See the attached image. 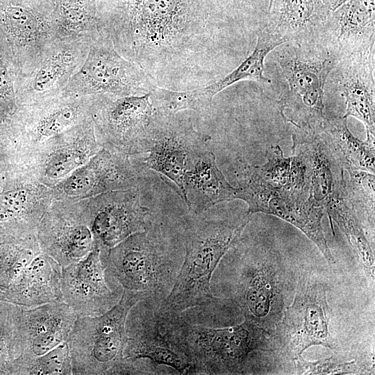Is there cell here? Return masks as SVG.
Here are the masks:
<instances>
[{
  "label": "cell",
  "mask_w": 375,
  "mask_h": 375,
  "mask_svg": "<svg viewBox=\"0 0 375 375\" xmlns=\"http://www.w3.org/2000/svg\"><path fill=\"white\" fill-rule=\"evenodd\" d=\"M219 0H97L101 31L157 85H206Z\"/></svg>",
  "instance_id": "obj_1"
},
{
  "label": "cell",
  "mask_w": 375,
  "mask_h": 375,
  "mask_svg": "<svg viewBox=\"0 0 375 375\" xmlns=\"http://www.w3.org/2000/svg\"><path fill=\"white\" fill-rule=\"evenodd\" d=\"M156 315L161 331L190 361L192 374H242L255 351H273L274 335L247 319L225 328L193 324L181 313Z\"/></svg>",
  "instance_id": "obj_2"
},
{
  "label": "cell",
  "mask_w": 375,
  "mask_h": 375,
  "mask_svg": "<svg viewBox=\"0 0 375 375\" xmlns=\"http://www.w3.org/2000/svg\"><path fill=\"white\" fill-rule=\"evenodd\" d=\"M280 46L275 58L288 90L278 102L282 116L294 128L292 135L294 150L322 127L324 85L340 58L322 40L305 44L285 42Z\"/></svg>",
  "instance_id": "obj_3"
},
{
  "label": "cell",
  "mask_w": 375,
  "mask_h": 375,
  "mask_svg": "<svg viewBox=\"0 0 375 375\" xmlns=\"http://www.w3.org/2000/svg\"><path fill=\"white\" fill-rule=\"evenodd\" d=\"M250 216L246 212L233 221L199 220L187 227L183 263L158 311L179 314L218 300L211 292L212 274L223 256L238 242Z\"/></svg>",
  "instance_id": "obj_4"
},
{
  "label": "cell",
  "mask_w": 375,
  "mask_h": 375,
  "mask_svg": "<svg viewBox=\"0 0 375 375\" xmlns=\"http://www.w3.org/2000/svg\"><path fill=\"white\" fill-rule=\"evenodd\" d=\"M102 256L107 274L124 290L143 293L158 305L169 293L181 267L152 225Z\"/></svg>",
  "instance_id": "obj_5"
},
{
  "label": "cell",
  "mask_w": 375,
  "mask_h": 375,
  "mask_svg": "<svg viewBox=\"0 0 375 375\" xmlns=\"http://www.w3.org/2000/svg\"><path fill=\"white\" fill-rule=\"evenodd\" d=\"M146 299L143 293L124 290L119 301L103 314L77 317L67 340L73 374H115L124 361L127 315Z\"/></svg>",
  "instance_id": "obj_6"
},
{
  "label": "cell",
  "mask_w": 375,
  "mask_h": 375,
  "mask_svg": "<svg viewBox=\"0 0 375 375\" xmlns=\"http://www.w3.org/2000/svg\"><path fill=\"white\" fill-rule=\"evenodd\" d=\"M235 173L238 185L236 199L247 203L249 215L262 212L291 224L315 243L329 265L335 264L322 225L325 214L322 207L308 197L272 185L260 176L256 165L244 160H238Z\"/></svg>",
  "instance_id": "obj_7"
},
{
  "label": "cell",
  "mask_w": 375,
  "mask_h": 375,
  "mask_svg": "<svg viewBox=\"0 0 375 375\" xmlns=\"http://www.w3.org/2000/svg\"><path fill=\"white\" fill-rule=\"evenodd\" d=\"M331 317L326 285L314 274H303L292 303L276 325L275 345L292 361L312 346L335 350L337 344L329 331Z\"/></svg>",
  "instance_id": "obj_8"
},
{
  "label": "cell",
  "mask_w": 375,
  "mask_h": 375,
  "mask_svg": "<svg viewBox=\"0 0 375 375\" xmlns=\"http://www.w3.org/2000/svg\"><path fill=\"white\" fill-rule=\"evenodd\" d=\"M156 84L137 64L122 56L100 32L65 87L62 97L143 95Z\"/></svg>",
  "instance_id": "obj_9"
},
{
  "label": "cell",
  "mask_w": 375,
  "mask_h": 375,
  "mask_svg": "<svg viewBox=\"0 0 375 375\" xmlns=\"http://www.w3.org/2000/svg\"><path fill=\"white\" fill-rule=\"evenodd\" d=\"M153 108L150 94L95 95L92 118L102 147L132 156L149 149Z\"/></svg>",
  "instance_id": "obj_10"
},
{
  "label": "cell",
  "mask_w": 375,
  "mask_h": 375,
  "mask_svg": "<svg viewBox=\"0 0 375 375\" xmlns=\"http://www.w3.org/2000/svg\"><path fill=\"white\" fill-rule=\"evenodd\" d=\"M0 35L18 72L29 73L57 35L51 0H0Z\"/></svg>",
  "instance_id": "obj_11"
},
{
  "label": "cell",
  "mask_w": 375,
  "mask_h": 375,
  "mask_svg": "<svg viewBox=\"0 0 375 375\" xmlns=\"http://www.w3.org/2000/svg\"><path fill=\"white\" fill-rule=\"evenodd\" d=\"M101 148L90 117L47 140L15 162L12 167L51 188L85 164Z\"/></svg>",
  "instance_id": "obj_12"
},
{
  "label": "cell",
  "mask_w": 375,
  "mask_h": 375,
  "mask_svg": "<svg viewBox=\"0 0 375 375\" xmlns=\"http://www.w3.org/2000/svg\"><path fill=\"white\" fill-rule=\"evenodd\" d=\"M97 35L55 40L29 73L17 76L16 96L19 108L61 97L65 87L83 63L92 40Z\"/></svg>",
  "instance_id": "obj_13"
},
{
  "label": "cell",
  "mask_w": 375,
  "mask_h": 375,
  "mask_svg": "<svg viewBox=\"0 0 375 375\" xmlns=\"http://www.w3.org/2000/svg\"><path fill=\"white\" fill-rule=\"evenodd\" d=\"M36 236L42 252L55 259L62 268L85 258L95 244L88 199L53 200Z\"/></svg>",
  "instance_id": "obj_14"
},
{
  "label": "cell",
  "mask_w": 375,
  "mask_h": 375,
  "mask_svg": "<svg viewBox=\"0 0 375 375\" xmlns=\"http://www.w3.org/2000/svg\"><path fill=\"white\" fill-rule=\"evenodd\" d=\"M154 111V110H153ZM210 137L197 131L191 122L154 111L146 168L172 181L185 200L184 175L194 159L205 151Z\"/></svg>",
  "instance_id": "obj_15"
},
{
  "label": "cell",
  "mask_w": 375,
  "mask_h": 375,
  "mask_svg": "<svg viewBox=\"0 0 375 375\" xmlns=\"http://www.w3.org/2000/svg\"><path fill=\"white\" fill-rule=\"evenodd\" d=\"M95 96L59 97L19 108L11 122L15 163L47 140L92 117Z\"/></svg>",
  "instance_id": "obj_16"
},
{
  "label": "cell",
  "mask_w": 375,
  "mask_h": 375,
  "mask_svg": "<svg viewBox=\"0 0 375 375\" xmlns=\"http://www.w3.org/2000/svg\"><path fill=\"white\" fill-rule=\"evenodd\" d=\"M277 265L244 259L238 265L231 297L244 319L274 334L283 314V285Z\"/></svg>",
  "instance_id": "obj_17"
},
{
  "label": "cell",
  "mask_w": 375,
  "mask_h": 375,
  "mask_svg": "<svg viewBox=\"0 0 375 375\" xmlns=\"http://www.w3.org/2000/svg\"><path fill=\"white\" fill-rule=\"evenodd\" d=\"M157 306L152 301L143 300L128 312L125 325L127 342L118 374H135L134 365L142 360H149L154 367H171L180 374H192L188 359L161 331L156 315Z\"/></svg>",
  "instance_id": "obj_18"
},
{
  "label": "cell",
  "mask_w": 375,
  "mask_h": 375,
  "mask_svg": "<svg viewBox=\"0 0 375 375\" xmlns=\"http://www.w3.org/2000/svg\"><path fill=\"white\" fill-rule=\"evenodd\" d=\"M63 301L78 317L97 316L120 300L124 290L106 271L98 242L81 260L62 268Z\"/></svg>",
  "instance_id": "obj_19"
},
{
  "label": "cell",
  "mask_w": 375,
  "mask_h": 375,
  "mask_svg": "<svg viewBox=\"0 0 375 375\" xmlns=\"http://www.w3.org/2000/svg\"><path fill=\"white\" fill-rule=\"evenodd\" d=\"M0 191V240L13 241L36 235L53 200L51 188L12 167Z\"/></svg>",
  "instance_id": "obj_20"
},
{
  "label": "cell",
  "mask_w": 375,
  "mask_h": 375,
  "mask_svg": "<svg viewBox=\"0 0 375 375\" xmlns=\"http://www.w3.org/2000/svg\"><path fill=\"white\" fill-rule=\"evenodd\" d=\"M139 174L130 156L102 147L85 164L51 187L53 200L78 201L138 187Z\"/></svg>",
  "instance_id": "obj_21"
},
{
  "label": "cell",
  "mask_w": 375,
  "mask_h": 375,
  "mask_svg": "<svg viewBox=\"0 0 375 375\" xmlns=\"http://www.w3.org/2000/svg\"><path fill=\"white\" fill-rule=\"evenodd\" d=\"M88 205L94 238L102 250L152 225L149 209L141 203L139 186L98 194L88 199Z\"/></svg>",
  "instance_id": "obj_22"
},
{
  "label": "cell",
  "mask_w": 375,
  "mask_h": 375,
  "mask_svg": "<svg viewBox=\"0 0 375 375\" xmlns=\"http://www.w3.org/2000/svg\"><path fill=\"white\" fill-rule=\"evenodd\" d=\"M78 317L64 301L19 308L14 331L12 356L35 358L67 341Z\"/></svg>",
  "instance_id": "obj_23"
},
{
  "label": "cell",
  "mask_w": 375,
  "mask_h": 375,
  "mask_svg": "<svg viewBox=\"0 0 375 375\" xmlns=\"http://www.w3.org/2000/svg\"><path fill=\"white\" fill-rule=\"evenodd\" d=\"M322 40L340 58L375 50V0H349L331 11Z\"/></svg>",
  "instance_id": "obj_24"
},
{
  "label": "cell",
  "mask_w": 375,
  "mask_h": 375,
  "mask_svg": "<svg viewBox=\"0 0 375 375\" xmlns=\"http://www.w3.org/2000/svg\"><path fill=\"white\" fill-rule=\"evenodd\" d=\"M374 51L344 58L340 69L338 88L345 99V117H353L364 124L366 140H375Z\"/></svg>",
  "instance_id": "obj_25"
},
{
  "label": "cell",
  "mask_w": 375,
  "mask_h": 375,
  "mask_svg": "<svg viewBox=\"0 0 375 375\" xmlns=\"http://www.w3.org/2000/svg\"><path fill=\"white\" fill-rule=\"evenodd\" d=\"M264 28L285 42L320 40L331 10L322 0H273Z\"/></svg>",
  "instance_id": "obj_26"
},
{
  "label": "cell",
  "mask_w": 375,
  "mask_h": 375,
  "mask_svg": "<svg viewBox=\"0 0 375 375\" xmlns=\"http://www.w3.org/2000/svg\"><path fill=\"white\" fill-rule=\"evenodd\" d=\"M5 294L8 301L26 308L63 301L62 267L52 257L40 252Z\"/></svg>",
  "instance_id": "obj_27"
},
{
  "label": "cell",
  "mask_w": 375,
  "mask_h": 375,
  "mask_svg": "<svg viewBox=\"0 0 375 375\" xmlns=\"http://www.w3.org/2000/svg\"><path fill=\"white\" fill-rule=\"evenodd\" d=\"M185 200L190 210L201 213L224 201L236 199L238 189L219 169L212 151L206 149L192 162L183 178Z\"/></svg>",
  "instance_id": "obj_28"
},
{
  "label": "cell",
  "mask_w": 375,
  "mask_h": 375,
  "mask_svg": "<svg viewBox=\"0 0 375 375\" xmlns=\"http://www.w3.org/2000/svg\"><path fill=\"white\" fill-rule=\"evenodd\" d=\"M319 134L347 172L374 174V142L356 138L348 128L347 117H325Z\"/></svg>",
  "instance_id": "obj_29"
},
{
  "label": "cell",
  "mask_w": 375,
  "mask_h": 375,
  "mask_svg": "<svg viewBox=\"0 0 375 375\" xmlns=\"http://www.w3.org/2000/svg\"><path fill=\"white\" fill-rule=\"evenodd\" d=\"M266 162L256 165L260 176L272 185L290 193L308 198V167L306 155L285 157L278 145L270 146L266 151Z\"/></svg>",
  "instance_id": "obj_30"
},
{
  "label": "cell",
  "mask_w": 375,
  "mask_h": 375,
  "mask_svg": "<svg viewBox=\"0 0 375 375\" xmlns=\"http://www.w3.org/2000/svg\"><path fill=\"white\" fill-rule=\"evenodd\" d=\"M58 39L100 32L97 0H51Z\"/></svg>",
  "instance_id": "obj_31"
},
{
  "label": "cell",
  "mask_w": 375,
  "mask_h": 375,
  "mask_svg": "<svg viewBox=\"0 0 375 375\" xmlns=\"http://www.w3.org/2000/svg\"><path fill=\"white\" fill-rule=\"evenodd\" d=\"M284 44L264 28L257 34V42L253 51L231 72L217 81L203 86L208 94L215 95L241 81H253L269 83L271 81L264 76V62L267 56L277 47Z\"/></svg>",
  "instance_id": "obj_32"
},
{
  "label": "cell",
  "mask_w": 375,
  "mask_h": 375,
  "mask_svg": "<svg viewBox=\"0 0 375 375\" xmlns=\"http://www.w3.org/2000/svg\"><path fill=\"white\" fill-rule=\"evenodd\" d=\"M345 235L353 251L366 273L374 279V253L350 202L346 201L328 214Z\"/></svg>",
  "instance_id": "obj_33"
},
{
  "label": "cell",
  "mask_w": 375,
  "mask_h": 375,
  "mask_svg": "<svg viewBox=\"0 0 375 375\" xmlns=\"http://www.w3.org/2000/svg\"><path fill=\"white\" fill-rule=\"evenodd\" d=\"M149 94L153 110L165 115H176L188 109L203 112L210 108L213 99L203 86L178 91L155 85Z\"/></svg>",
  "instance_id": "obj_34"
},
{
  "label": "cell",
  "mask_w": 375,
  "mask_h": 375,
  "mask_svg": "<svg viewBox=\"0 0 375 375\" xmlns=\"http://www.w3.org/2000/svg\"><path fill=\"white\" fill-rule=\"evenodd\" d=\"M40 252L36 235L2 245L0 247V287H9Z\"/></svg>",
  "instance_id": "obj_35"
},
{
  "label": "cell",
  "mask_w": 375,
  "mask_h": 375,
  "mask_svg": "<svg viewBox=\"0 0 375 375\" xmlns=\"http://www.w3.org/2000/svg\"><path fill=\"white\" fill-rule=\"evenodd\" d=\"M10 372L18 374H73L68 344L66 342L35 358L19 356L10 365Z\"/></svg>",
  "instance_id": "obj_36"
},
{
  "label": "cell",
  "mask_w": 375,
  "mask_h": 375,
  "mask_svg": "<svg viewBox=\"0 0 375 375\" xmlns=\"http://www.w3.org/2000/svg\"><path fill=\"white\" fill-rule=\"evenodd\" d=\"M18 72L10 51L0 35V122L11 124L19 106L16 96Z\"/></svg>",
  "instance_id": "obj_37"
},
{
  "label": "cell",
  "mask_w": 375,
  "mask_h": 375,
  "mask_svg": "<svg viewBox=\"0 0 375 375\" xmlns=\"http://www.w3.org/2000/svg\"><path fill=\"white\" fill-rule=\"evenodd\" d=\"M349 183L347 192L350 203L363 215L370 227L374 229V174L365 171L347 172Z\"/></svg>",
  "instance_id": "obj_38"
},
{
  "label": "cell",
  "mask_w": 375,
  "mask_h": 375,
  "mask_svg": "<svg viewBox=\"0 0 375 375\" xmlns=\"http://www.w3.org/2000/svg\"><path fill=\"white\" fill-rule=\"evenodd\" d=\"M297 374H354L358 372L356 361H341L331 356L316 361H308L302 356L293 360Z\"/></svg>",
  "instance_id": "obj_39"
},
{
  "label": "cell",
  "mask_w": 375,
  "mask_h": 375,
  "mask_svg": "<svg viewBox=\"0 0 375 375\" xmlns=\"http://www.w3.org/2000/svg\"><path fill=\"white\" fill-rule=\"evenodd\" d=\"M323 3L331 10L333 11L349 0H322Z\"/></svg>",
  "instance_id": "obj_40"
},
{
  "label": "cell",
  "mask_w": 375,
  "mask_h": 375,
  "mask_svg": "<svg viewBox=\"0 0 375 375\" xmlns=\"http://www.w3.org/2000/svg\"><path fill=\"white\" fill-rule=\"evenodd\" d=\"M5 299H6L5 292H3V291L0 290V300L5 301Z\"/></svg>",
  "instance_id": "obj_41"
},
{
  "label": "cell",
  "mask_w": 375,
  "mask_h": 375,
  "mask_svg": "<svg viewBox=\"0 0 375 375\" xmlns=\"http://www.w3.org/2000/svg\"><path fill=\"white\" fill-rule=\"evenodd\" d=\"M273 0H269V6L272 4V2Z\"/></svg>",
  "instance_id": "obj_42"
}]
</instances>
